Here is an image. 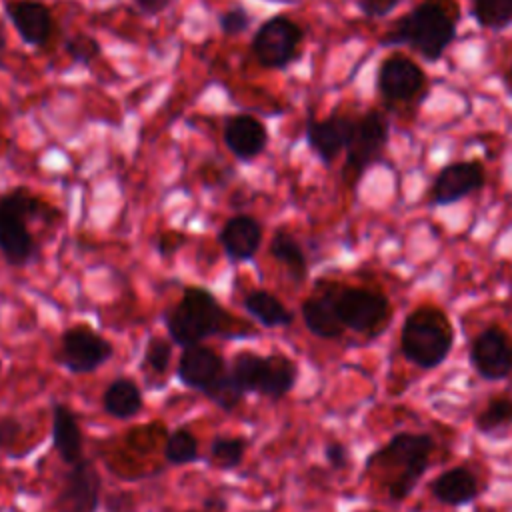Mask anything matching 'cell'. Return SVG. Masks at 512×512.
<instances>
[{
    "label": "cell",
    "instance_id": "cell-21",
    "mask_svg": "<svg viewBox=\"0 0 512 512\" xmlns=\"http://www.w3.org/2000/svg\"><path fill=\"white\" fill-rule=\"evenodd\" d=\"M52 444L64 464L82 460V430L74 412L66 404L52 406Z\"/></svg>",
    "mask_w": 512,
    "mask_h": 512
},
{
    "label": "cell",
    "instance_id": "cell-34",
    "mask_svg": "<svg viewBox=\"0 0 512 512\" xmlns=\"http://www.w3.org/2000/svg\"><path fill=\"white\" fill-rule=\"evenodd\" d=\"M402 0H358V10L370 18V20H378L384 18L388 14H392Z\"/></svg>",
    "mask_w": 512,
    "mask_h": 512
},
{
    "label": "cell",
    "instance_id": "cell-39",
    "mask_svg": "<svg viewBox=\"0 0 512 512\" xmlns=\"http://www.w3.org/2000/svg\"><path fill=\"white\" fill-rule=\"evenodd\" d=\"M502 86H504V90H506L508 98L512 100V62H510L508 70L504 72V76H502Z\"/></svg>",
    "mask_w": 512,
    "mask_h": 512
},
{
    "label": "cell",
    "instance_id": "cell-22",
    "mask_svg": "<svg viewBox=\"0 0 512 512\" xmlns=\"http://www.w3.org/2000/svg\"><path fill=\"white\" fill-rule=\"evenodd\" d=\"M300 314H302V320H304V326L308 328V332L318 338L336 340L346 330L326 292L306 298L300 306Z\"/></svg>",
    "mask_w": 512,
    "mask_h": 512
},
{
    "label": "cell",
    "instance_id": "cell-19",
    "mask_svg": "<svg viewBox=\"0 0 512 512\" xmlns=\"http://www.w3.org/2000/svg\"><path fill=\"white\" fill-rule=\"evenodd\" d=\"M4 10L22 42L30 46H44L48 42L54 24L50 10L42 2H6Z\"/></svg>",
    "mask_w": 512,
    "mask_h": 512
},
{
    "label": "cell",
    "instance_id": "cell-11",
    "mask_svg": "<svg viewBox=\"0 0 512 512\" xmlns=\"http://www.w3.org/2000/svg\"><path fill=\"white\" fill-rule=\"evenodd\" d=\"M112 344L88 324H76L62 332L56 360L72 374H90L110 360Z\"/></svg>",
    "mask_w": 512,
    "mask_h": 512
},
{
    "label": "cell",
    "instance_id": "cell-12",
    "mask_svg": "<svg viewBox=\"0 0 512 512\" xmlns=\"http://www.w3.org/2000/svg\"><path fill=\"white\" fill-rule=\"evenodd\" d=\"M468 356L482 380H504L512 372V336L502 326H488L476 334Z\"/></svg>",
    "mask_w": 512,
    "mask_h": 512
},
{
    "label": "cell",
    "instance_id": "cell-20",
    "mask_svg": "<svg viewBox=\"0 0 512 512\" xmlns=\"http://www.w3.org/2000/svg\"><path fill=\"white\" fill-rule=\"evenodd\" d=\"M430 494L444 506H466L478 498L480 486L474 472L466 466H454L440 472L430 482Z\"/></svg>",
    "mask_w": 512,
    "mask_h": 512
},
{
    "label": "cell",
    "instance_id": "cell-4",
    "mask_svg": "<svg viewBox=\"0 0 512 512\" xmlns=\"http://www.w3.org/2000/svg\"><path fill=\"white\" fill-rule=\"evenodd\" d=\"M454 346V326L444 310L432 304L414 308L400 330V352L404 358L422 368L440 366Z\"/></svg>",
    "mask_w": 512,
    "mask_h": 512
},
{
    "label": "cell",
    "instance_id": "cell-27",
    "mask_svg": "<svg viewBox=\"0 0 512 512\" xmlns=\"http://www.w3.org/2000/svg\"><path fill=\"white\" fill-rule=\"evenodd\" d=\"M246 452V440L240 436H216L210 442V464L218 470H234L242 464Z\"/></svg>",
    "mask_w": 512,
    "mask_h": 512
},
{
    "label": "cell",
    "instance_id": "cell-18",
    "mask_svg": "<svg viewBox=\"0 0 512 512\" xmlns=\"http://www.w3.org/2000/svg\"><path fill=\"white\" fill-rule=\"evenodd\" d=\"M224 144L238 160L250 162L266 150L268 130L258 118L236 114L224 124Z\"/></svg>",
    "mask_w": 512,
    "mask_h": 512
},
{
    "label": "cell",
    "instance_id": "cell-25",
    "mask_svg": "<svg viewBox=\"0 0 512 512\" xmlns=\"http://www.w3.org/2000/svg\"><path fill=\"white\" fill-rule=\"evenodd\" d=\"M270 256L282 264L294 282H302L308 276V260L300 242L286 230H278L270 240Z\"/></svg>",
    "mask_w": 512,
    "mask_h": 512
},
{
    "label": "cell",
    "instance_id": "cell-9",
    "mask_svg": "<svg viewBox=\"0 0 512 512\" xmlns=\"http://www.w3.org/2000/svg\"><path fill=\"white\" fill-rule=\"evenodd\" d=\"M302 38L300 24L284 14H276L258 26L250 48L262 68L284 70L300 58Z\"/></svg>",
    "mask_w": 512,
    "mask_h": 512
},
{
    "label": "cell",
    "instance_id": "cell-6",
    "mask_svg": "<svg viewBox=\"0 0 512 512\" xmlns=\"http://www.w3.org/2000/svg\"><path fill=\"white\" fill-rule=\"evenodd\" d=\"M230 374L242 386L244 392H256L260 396L280 400L298 380V366L286 354H256L242 350L232 358Z\"/></svg>",
    "mask_w": 512,
    "mask_h": 512
},
{
    "label": "cell",
    "instance_id": "cell-16",
    "mask_svg": "<svg viewBox=\"0 0 512 512\" xmlns=\"http://www.w3.org/2000/svg\"><path fill=\"white\" fill-rule=\"evenodd\" d=\"M226 372V362L220 352L210 346L194 344L186 346L180 354L176 376L178 380L198 392H204L212 382H216Z\"/></svg>",
    "mask_w": 512,
    "mask_h": 512
},
{
    "label": "cell",
    "instance_id": "cell-15",
    "mask_svg": "<svg viewBox=\"0 0 512 512\" xmlns=\"http://www.w3.org/2000/svg\"><path fill=\"white\" fill-rule=\"evenodd\" d=\"M356 116L348 114H332L324 120H308L306 122V144L308 148L326 164L330 166L348 146L352 130H354Z\"/></svg>",
    "mask_w": 512,
    "mask_h": 512
},
{
    "label": "cell",
    "instance_id": "cell-35",
    "mask_svg": "<svg viewBox=\"0 0 512 512\" xmlns=\"http://www.w3.org/2000/svg\"><path fill=\"white\" fill-rule=\"evenodd\" d=\"M22 434V422L14 416L0 418V450H6L12 446Z\"/></svg>",
    "mask_w": 512,
    "mask_h": 512
},
{
    "label": "cell",
    "instance_id": "cell-33",
    "mask_svg": "<svg viewBox=\"0 0 512 512\" xmlns=\"http://www.w3.org/2000/svg\"><path fill=\"white\" fill-rule=\"evenodd\" d=\"M218 24H220V30L226 36H238V34H242L252 24V16L248 14L246 8L232 6V8L224 10V12H220Z\"/></svg>",
    "mask_w": 512,
    "mask_h": 512
},
{
    "label": "cell",
    "instance_id": "cell-37",
    "mask_svg": "<svg viewBox=\"0 0 512 512\" xmlns=\"http://www.w3.org/2000/svg\"><path fill=\"white\" fill-rule=\"evenodd\" d=\"M182 236L180 234H176V232H168V234H162L160 236V240H158V252L160 254H172V252H176L178 248H180V244H182Z\"/></svg>",
    "mask_w": 512,
    "mask_h": 512
},
{
    "label": "cell",
    "instance_id": "cell-17",
    "mask_svg": "<svg viewBox=\"0 0 512 512\" xmlns=\"http://www.w3.org/2000/svg\"><path fill=\"white\" fill-rule=\"evenodd\" d=\"M218 242L232 262L252 260L262 244V224L248 214L230 216L218 232Z\"/></svg>",
    "mask_w": 512,
    "mask_h": 512
},
{
    "label": "cell",
    "instance_id": "cell-23",
    "mask_svg": "<svg viewBox=\"0 0 512 512\" xmlns=\"http://www.w3.org/2000/svg\"><path fill=\"white\" fill-rule=\"evenodd\" d=\"M242 306L264 328L290 326L294 320V314L290 312V308H286L278 296H274L270 290H264V288H254L246 292L242 298Z\"/></svg>",
    "mask_w": 512,
    "mask_h": 512
},
{
    "label": "cell",
    "instance_id": "cell-24",
    "mask_svg": "<svg viewBox=\"0 0 512 512\" xmlns=\"http://www.w3.org/2000/svg\"><path fill=\"white\" fill-rule=\"evenodd\" d=\"M142 406H144L142 390L130 378L120 376V378L112 380L102 394L104 412L118 420H128V418L140 414Z\"/></svg>",
    "mask_w": 512,
    "mask_h": 512
},
{
    "label": "cell",
    "instance_id": "cell-31",
    "mask_svg": "<svg viewBox=\"0 0 512 512\" xmlns=\"http://www.w3.org/2000/svg\"><path fill=\"white\" fill-rule=\"evenodd\" d=\"M174 342L162 336H152L144 348V366L154 374H164L172 360Z\"/></svg>",
    "mask_w": 512,
    "mask_h": 512
},
{
    "label": "cell",
    "instance_id": "cell-1",
    "mask_svg": "<svg viewBox=\"0 0 512 512\" xmlns=\"http://www.w3.org/2000/svg\"><path fill=\"white\" fill-rule=\"evenodd\" d=\"M460 10L454 0H422L400 16L380 38V46H408L426 62H438L456 38Z\"/></svg>",
    "mask_w": 512,
    "mask_h": 512
},
{
    "label": "cell",
    "instance_id": "cell-36",
    "mask_svg": "<svg viewBox=\"0 0 512 512\" xmlns=\"http://www.w3.org/2000/svg\"><path fill=\"white\" fill-rule=\"evenodd\" d=\"M324 458H326V462L332 468L340 470V468H344L348 464V448L342 442H336V440L328 442L324 446Z\"/></svg>",
    "mask_w": 512,
    "mask_h": 512
},
{
    "label": "cell",
    "instance_id": "cell-40",
    "mask_svg": "<svg viewBox=\"0 0 512 512\" xmlns=\"http://www.w3.org/2000/svg\"><path fill=\"white\" fill-rule=\"evenodd\" d=\"M4 46H6V36H4V28L0 24V50H4Z\"/></svg>",
    "mask_w": 512,
    "mask_h": 512
},
{
    "label": "cell",
    "instance_id": "cell-3",
    "mask_svg": "<svg viewBox=\"0 0 512 512\" xmlns=\"http://www.w3.org/2000/svg\"><path fill=\"white\" fill-rule=\"evenodd\" d=\"M58 212L26 188H14L0 196V254L22 268L36 258V240L28 230L30 220L52 222Z\"/></svg>",
    "mask_w": 512,
    "mask_h": 512
},
{
    "label": "cell",
    "instance_id": "cell-2",
    "mask_svg": "<svg viewBox=\"0 0 512 512\" xmlns=\"http://www.w3.org/2000/svg\"><path fill=\"white\" fill-rule=\"evenodd\" d=\"M434 440L422 432H398L386 444L366 458V470L394 472L388 478V496L392 502L406 500L430 464Z\"/></svg>",
    "mask_w": 512,
    "mask_h": 512
},
{
    "label": "cell",
    "instance_id": "cell-10",
    "mask_svg": "<svg viewBox=\"0 0 512 512\" xmlns=\"http://www.w3.org/2000/svg\"><path fill=\"white\" fill-rule=\"evenodd\" d=\"M426 88V72L404 54H390L376 68V92L388 106L414 104L426 94Z\"/></svg>",
    "mask_w": 512,
    "mask_h": 512
},
{
    "label": "cell",
    "instance_id": "cell-28",
    "mask_svg": "<svg viewBox=\"0 0 512 512\" xmlns=\"http://www.w3.org/2000/svg\"><path fill=\"white\" fill-rule=\"evenodd\" d=\"M512 424V398L498 396L488 400V404L474 416V426L482 434H494L500 428Z\"/></svg>",
    "mask_w": 512,
    "mask_h": 512
},
{
    "label": "cell",
    "instance_id": "cell-38",
    "mask_svg": "<svg viewBox=\"0 0 512 512\" xmlns=\"http://www.w3.org/2000/svg\"><path fill=\"white\" fill-rule=\"evenodd\" d=\"M134 6L142 12V14H148V16H154V14H160L166 6H168V0H132Z\"/></svg>",
    "mask_w": 512,
    "mask_h": 512
},
{
    "label": "cell",
    "instance_id": "cell-32",
    "mask_svg": "<svg viewBox=\"0 0 512 512\" xmlns=\"http://www.w3.org/2000/svg\"><path fill=\"white\" fill-rule=\"evenodd\" d=\"M64 48L74 64H90L100 56V44L90 34H74L66 40Z\"/></svg>",
    "mask_w": 512,
    "mask_h": 512
},
{
    "label": "cell",
    "instance_id": "cell-26",
    "mask_svg": "<svg viewBox=\"0 0 512 512\" xmlns=\"http://www.w3.org/2000/svg\"><path fill=\"white\" fill-rule=\"evenodd\" d=\"M470 16L480 28L502 32L512 26V0H472Z\"/></svg>",
    "mask_w": 512,
    "mask_h": 512
},
{
    "label": "cell",
    "instance_id": "cell-13",
    "mask_svg": "<svg viewBox=\"0 0 512 512\" xmlns=\"http://www.w3.org/2000/svg\"><path fill=\"white\" fill-rule=\"evenodd\" d=\"M484 184H486V170L482 162L478 160L450 162L444 168H440L438 174L434 176L428 190V202L432 206L456 204L462 198L482 190Z\"/></svg>",
    "mask_w": 512,
    "mask_h": 512
},
{
    "label": "cell",
    "instance_id": "cell-30",
    "mask_svg": "<svg viewBox=\"0 0 512 512\" xmlns=\"http://www.w3.org/2000/svg\"><path fill=\"white\" fill-rule=\"evenodd\" d=\"M202 394L210 402H214L218 408H222L224 412H232L242 402L246 392L242 390V386L234 380V376L226 368V372L216 382H212Z\"/></svg>",
    "mask_w": 512,
    "mask_h": 512
},
{
    "label": "cell",
    "instance_id": "cell-7",
    "mask_svg": "<svg viewBox=\"0 0 512 512\" xmlns=\"http://www.w3.org/2000/svg\"><path fill=\"white\" fill-rule=\"evenodd\" d=\"M344 328L368 338L380 336L392 320V304L380 290L364 286H330L324 290Z\"/></svg>",
    "mask_w": 512,
    "mask_h": 512
},
{
    "label": "cell",
    "instance_id": "cell-14",
    "mask_svg": "<svg viewBox=\"0 0 512 512\" xmlns=\"http://www.w3.org/2000/svg\"><path fill=\"white\" fill-rule=\"evenodd\" d=\"M102 478L96 466L88 460H80L64 474L62 488L56 494V512H96L100 506Z\"/></svg>",
    "mask_w": 512,
    "mask_h": 512
},
{
    "label": "cell",
    "instance_id": "cell-8",
    "mask_svg": "<svg viewBox=\"0 0 512 512\" xmlns=\"http://www.w3.org/2000/svg\"><path fill=\"white\" fill-rule=\"evenodd\" d=\"M390 140V122L380 110H368L356 118L350 142L344 150L346 160L342 176L348 186H356L366 170L382 162Z\"/></svg>",
    "mask_w": 512,
    "mask_h": 512
},
{
    "label": "cell",
    "instance_id": "cell-5",
    "mask_svg": "<svg viewBox=\"0 0 512 512\" xmlns=\"http://www.w3.org/2000/svg\"><path fill=\"white\" fill-rule=\"evenodd\" d=\"M226 318V310L208 288L188 286L176 306L168 312L166 328L170 340L186 348L218 334Z\"/></svg>",
    "mask_w": 512,
    "mask_h": 512
},
{
    "label": "cell",
    "instance_id": "cell-29",
    "mask_svg": "<svg viewBox=\"0 0 512 512\" xmlns=\"http://www.w3.org/2000/svg\"><path fill=\"white\" fill-rule=\"evenodd\" d=\"M198 458H200L198 456V440L190 430L178 428L168 434V438L164 442V460L168 464L182 466V464L196 462Z\"/></svg>",
    "mask_w": 512,
    "mask_h": 512
},
{
    "label": "cell",
    "instance_id": "cell-41",
    "mask_svg": "<svg viewBox=\"0 0 512 512\" xmlns=\"http://www.w3.org/2000/svg\"><path fill=\"white\" fill-rule=\"evenodd\" d=\"M0 370H2V362H0Z\"/></svg>",
    "mask_w": 512,
    "mask_h": 512
}]
</instances>
